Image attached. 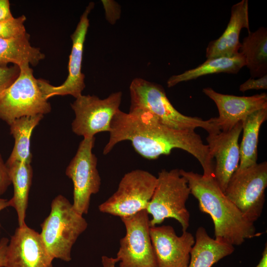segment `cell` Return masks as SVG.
<instances>
[{
    "instance_id": "6da1fadb",
    "label": "cell",
    "mask_w": 267,
    "mask_h": 267,
    "mask_svg": "<svg viewBox=\"0 0 267 267\" xmlns=\"http://www.w3.org/2000/svg\"><path fill=\"white\" fill-rule=\"evenodd\" d=\"M108 141L103 154L107 155L118 143L129 140L142 157L154 160L169 155L174 149L183 150L194 156L203 170V175L214 176V163L207 144L195 130H177L161 122L149 112L139 109L128 113L119 110L111 123Z\"/></svg>"
},
{
    "instance_id": "7a4b0ae2",
    "label": "cell",
    "mask_w": 267,
    "mask_h": 267,
    "mask_svg": "<svg viewBox=\"0 0 267 267\" xmlns=\"http://www.w3.org/2000/svg\"><path fill=\"white\" fill-rule=\"evenodd\" d=\"M187 181L191 194L200 211L211 217L215 238L230 244L241 245L246 239L261 235L249 220L225 196L214 177L179 169Z\"/></svg>"
},
{
    "instance_id": "3957f363",
    "label": "cell",
    "mask_w": 267,
    "mask_h": 267,
    "mask_svg": "<svg viewBox=\"0 0 267 267\" xmlns=\"http://www.w3.org/2000/svg\"><path fill=\"white\" fill-rule=\"evenodd\" d=\"M130 109L147 111L169 127L181 130H195L201 128L209 134L221 132L210 119L204 120L197 117L184 115L178 111L168 98L164 88L156 83L135 78L130 84Z\"/></svg>"
},
{
    "instance_id": "277c9868",
    "label": "cell",
    "mask_w": 267,
    "mask_h": 267,
    "mask_svg": "<svg viewBox=\"0 0 267 267\" xmlns=\"http://www.w3.org/2000/svg\"><path fill=\"white\" fill-rule=\"evenodd\" d=\"M41 226L40 234L50 255L68 262L72 259L73 246L88 223L65 197L58 195L52 201L50 212Z\"/></svg>"
},
{
    "instance_id": "5b68a950",
    "label": "cell",
    "mask_w": 267,
    "mask_h": 267,
    "mask_svg": "<svg viewBox=\"0 0 267 267\" xmlns=\"http://www.w3.org/2000/svg\"><path fill=\"white\" fill-rule=\"evenodd\" d=\"M191 194L186 178L179 169L162 170L158 173L157 183L146 210L151 216L150 226L162 223L172 218L180 224L182 231L189 226L190 213L186 203Z\"/></svg>"
},
{
    "instance_id": "8992f818",
    "label": "cell",
    "mask_w": 267,
    "mask_h": 267,
    "mask_svg": "<svg viewBox=\"0 0 267 267\" xmlns=\"http://www.w3.org/2000/svg\"><path fill=\"white\" fill-rule=\"evenodd\" d=\"M30 65L19 67L18 78L0 96V119L8 125L22 117L51 111L50 104L44 96Z\"/></svg>"
},
{
    "instance_id": "52a82bcc",
    "label": "cell",
    "mask_w": 267,
    "mask_h": 267,
    "mask_svg": "<svg viewBox=\"0 0 267 267\" xmlns=\"http://www.w3.org/2000/svg\"><path fill=\"white\" fill-rule=\"evenodd\" d=\"M157 183V177L136 169L124 175L116 191L98 206L100 212L120 218L146 210Z\"/></svg>"
},
{
    "instance_id": "ba28073f",
    "label": "cell",
    "mask_w": 267,
    "mask_h": 267,
    "mask_svg": "<svg viewBox=\"0 0 267 267\" xmlns=\"http://www.w3.org/2000/svg\"><path fill=\"white\" fill-rule=\"evenodd\" d=\"M267 187V162L242 170L230 178L224 193L249 220L255 222L261 216Z\"/></svg>"
},
{
    "instance_id": "9c48e42d",
    "label": "cell",
    "mask_w": 267,
    "mask_h": 267,
    "mask_svg": "<svg viewBox=\"0 0 267 267\" xmlns=\"http://www.w3.org/2000/svg\"><path fill=\"white\" fill-rule=\"evenodd\" d=\"M95 137L84 138L65 171L73 183V207L81 215L88 214L91 196L99 192L101 185L97 158L92 152Z\"/></svg>"
},
{
    "instance_id": "30bf717a",
    "label": "cell",
    "mask_w": 267,
    "mask_h": 267,
    "mask_svg": "<svg viewBox=\"0 0 267 267\" xmlns=\"http://www.w3.org/2000/svg\"><path fill=\"white\" fill-rule=\"evenodd\" d=\"M125 235L120 240L115 259L117 267H157L150 235V219L146 210L121 218Z\"/></svg>"
},
{
    "instance_id": "8fae6325",
    "label": "cell",
    "mask_w": 267,
    "mask_h": 267,
    "mask_svg": "<svg viewBox=\"0 0 267 267\" xmlns=\"http://www.w3.org/2000/svg\"><path fill=\"white\" fill-rule=\"evenodd\" d=\"M121 91L114 92L101 99L95 95H83L71 104L75 115L72 130L84 138H91L100 132H110L111 121L120 110Z\"/></svg>"
},
{
    "instance_id": "7c38bea8",
    "label": "cell",
    "mask_w": 267,
    "mask_h": 267,
    "mask_svg": "<svg viewBox=\"0 0 267 267\" xmlns=\"http://www.w3.org/2000/svg\"><path fill=\"white\" fill-rule=\"evenodd\" d=\"M94 7L90 2L82 14L73 33L71 35L72 46L68 63V75L64 82L55 86L43 79L38 82L46 99L56 95H70L75 98L81 95L85 88V75L82 72L84 45L89 27V14Z\"/></svg>"
},
{
    "instance_id": "4fadbf2b",
    "label": "cell",
    "mask_w": 267,
    "mask_h": 267,
    "mask_svg": "<svg viewBox=\"0 0 267 267\" xmlns=\"http://www.w3.org/2000/svg\"><path fill=\"white\" fill-rule=\"evenodd\" d=\"M53 259L41 234L26 224L11 237L4 267H53Z\"/></svg>"
},
{
    "instance_id": "5bb4252c",
    "label": "cell",
    "mask_w": 267,
    "mask_h": 267,
    "mask_svg": "<svg viewBox=\"0 0 267 267\" xmlns=\"http://www.w3.org/2000/svg\"><path fill=\"white\" fill-rule=\"evenodd\" d=\"M149 231L157 267H187L195 243L190 232L178 236L169 225L150 226Z\"/></svg>"
},
{
    "instance_id": "9a60e30c",
    "label": "cell",
    "mask_w": 267,
    "mask_h": 267,
    "mask_svg": "<svg viewBox=\"0 0 267 267\" xmlns=\"http://www.w3.org/2000/svg\"><path fill=\"white\" fill-rule=\"evenodd\" d=\"M242 131V123L239 122L229 131L209 134L206 137L210 154L215 159L214 177L223 192L239 167L238 139Z\"/></svg>"
},
{
    "instance_id": "2e32d148",
    "label": "cell",
    "mask_w": 267,
    "mask_h": 267,
    "mask_svg": "<svg viewBox=\"0 0 267 267\" xmlns=\"http://www.w3.org/2000/svg\"><path fill=\"white\" fill-rule=\"evenodd\" d=\"M203 92L216 104L219 116L210 118L221 131L231 130L253 113L267 108V94L252 96H236L221 93L211 88H204Z\"/></svg>"
},
{
    "instance_id": "e0dca14e",
    "label": "cell",
    "mask_w": 267,
    "mask_h": 267,
    "mask_svg": "<svg viewBox=\"0 0 267 267\" xmlns=\"http://www.w3.org/2000/svg\"><path fill=\"white\" fill-rule=\"evenodd\" d=\"M243 28L250 32L248 1L242 0L231 7V16L222 34L210 42L206 50L207 59L220 57H232L239 53V35Z\"/></svg>"
},
{
    "instance_id": "ac0fdd59",
    "label": "cell",
    "mask_w": 267,
    "mask_h": 267,
    "mask_svg": "<svg viewBox=\"0 0 267 267\" xmlns=\"http://www.w3.org/2000/svg\"><path fill=\"white\" fill-rule=\"evenodd\" d=\"M234 251V246L211 237L206 229L200 226L196 231L187 267H212Z\"/></svg>"
},
{
    "instance_id": "d6986e66",
    "label": "cell",
    "mask_w": 267,
    "mask_h": 267,
    "mask_svg": "<svg viewBox=\"0 0 267 267\" xmlns=\"http://www.w3.org/2000/svg\"><path fill=\"white\" fill-rule=\"evenodd\" d=\"M7 167L14 190L12 197L8 200L9 205L16 212L18 226L22 227L26 224L25 221L33 175V169L31 164L23 162H15Z\"/></svg>"
},
{
    "instance_id": "ffe728a7",
    "label": "cell",
    "mask_w": 267,
    "mask_h": 267,
    "mask_svg": "<svg viewBox=\"0 0 267 267\" xmlns=\"http://www.w3.org/2000/svg\"><path fill=\"white\" fill-rule=\"evenodd\" d=\"M239 52L244 58L245 66L252 78L267 74V29L264 27L249 32L240 43Z\"/></svg>"
},
{
    "instance_id": "44dd1931",
    "label": "cell",
    "mask_w": 267,
    "mask_h": 267,
    "mask_svg": "<svg viewBox=\"0 0 267 267\" xmlns=\"http://www.w3.org/2000/svg\"><path fill=\"white\" fill-rule=\"evenodd\" d=\"M245 66L244 56L240 52L230 57L209 58L196 68L170 77L167 82V87L171 88L181 82H187L212 74H237Z\"/></svg>"
},
{
    "instance_id": "7402d4cb",
    "label": "cell",
    "mask_w": 267,
    "mask_h": 267,
    "mask_svg": "<svg viewBox=\"0 0 267 267\" xmlns=\"http://www.w3.org/2000/svg\"><path fill=\"white\" fill-rule=\"evenodd\" d=\"M43 117L42 114L24 116L15 119L9 125L10 133L14 139V144L6 162L7 166L15 162L31 164L32 159L30 150L31 135Z\"/></svg>"
},
{
    "instance_id": "603a6c76",
    "label": "cell",
    "mask_w": 267,
    "mask_h": 267,
    "mask_svg": "<svg viewBox=\"0 0 267 267\" xmlns=\"http://www.w3.org/2000/svg\"><path fill=\"white\" fill-rule=\"evenodd\" d=\"M267 119V108L248 116L242 123L243 135L240 147V162L237 170L256 165L258 160V144L260 128Z\"/></svg>"
},
{
    "instance_id": "cb8c5ba5",
    "label": "cell",
    "mask_w": 267,
    "mask_h": 267,
    "mask_svg": "<svg viewBox=\"0 0 267 267\" xmlns=\"http://www.w3.org/2000/svg\"><path fill=\"white\" fill-rule=\"evenodd\" d=\"M29 35L11 39L0 38V63H11L20 67L29 64L37 65L44 58L39 48L33 46Z\"/></svg>"
},
{
    "instance_id": "d4e9b609",
    "label": "cell",
    "mask_w": 267,
    "mask_h": 267,
    "mask_svg": "<svg viewBox=\"0 0 267 267\" xmlns=\"http://www.w3.org/2000/svg\"><path fill=\"white\" fill-rule=\"evenodd\" d=\"M26 18L24 15L0 21V38H16L28 33L24 26Z\"/></svg>"
},
{
    "instance_id": "484cf974",
    "label": "cell",
    "mask_w": 267,
    "mask_h": 267,
    "mask_svg": "<svg viewBox=\"0 0 267 267\" xmlns=\"http://www.w3.org/2000/svg\"><path fill=\"white\" fill-rule=\"evenodd\" d=\"M20 68L16 65L8 66L0 63V96L18 78Z\"/></svg>"
},
{
    "instance_id": "4316f807",
    "label": "cell",
    "mask_w": 267,
    "mask_h": 267,
    "mask_svg": "<svg viewBox=\"0 0 267 267\" xmlns=\"http://www.w3.org/2000/svg\"><path fill=\"white\" fill-rule=\"evenodd\" d=\"M267 89V74L256 79L250 78L242 84L239 87V90L245 92L247 90Z\"/></svg>"
},
{
    "instance_id": "83f0119b",
    "label": "cell",
    "mask_w": 267,
    "mask_h": 267,
    "mask_svg": "<svg viewBox=\"0 0 267 267\" xmlns=\"http://www.w3.org/2000/svg\"><path fill=\"white\" fill-rule=\"evenodd\" d=\"M10 184L8 167L0 154V196L6 192Z\"/></svg>"
},
{
    "instance_id": "f1b7e54d",
    "label": "cell",
    "mask_w": 267,
    "mask_h": 267,
    "mask_svg": "<svg viewBox=\"0 0 267 267\" xmlns=\"http://www.w3.org/2000/svg\"><path fill=\"white\" fill-rule=\"evenodd\" d=\"M13 17L10 11L9 0H0V21L8 20Z\"/></svg>"
},
{
    "instance_id": "f546056e",
    "label": "cell",
    "mask_w": 267,
    "mask_h": 267,
    "mask_svg": "<svg viewBox=\"0 0 267 267\" xmlns=\"http://www.w3.org/2000/svg\"><path fill=\"white\" fill-rule=\"evenodd\" d=\"M9 241L7 237H2L0 240V267H4L6 253Z\"/></svg>"
},
{
    "instance_id": "4dcf8cb0",
    "label": "cell",
    "mask_w": 267,
    "mask_h": 267,
    "mask_svg": "<svg viewBox=\"0 0 267 267\" xmlns=\"http://www.w3.org/2000/svg\"><path fill=\"white\" fill-rule=\"evenodd\" d=\"M101 267H117V261L115 258L110 257L107 256H102L101 260Z\"/></svg>"
},
{
    "instance_id": "1f68e13d",
    "label": "cell",
    "mask_w": 267,
    "mask_h": 267,
    "mask_svg": "<svg viewBox=\"0 0 267 267\" xmlns=\"http://www.w3.org/2000/svg\"><path fill=\"white\" fill-rule=\"evenodd\" d=\"M255 267H267V244L266 243L262 253V258Z\"/></svg>"
},
{
    "instance_id": "d6a6232c",
    "label": "cell",
    "mask_w": 267,
    "mask_h": 267,
    "mask_svg": "<svg viewBox=\"0 0 267 267\" xmlns=\"http://www.w3.org/2000/svg\"><path fill=\"white\" fill-rule=\"evenodd\" d=\"M7 207H9L8 200L7 199L0 198V211L6 208Z\"/></svg>"
}]
</instances>
